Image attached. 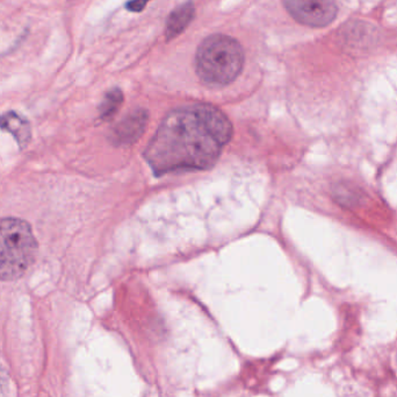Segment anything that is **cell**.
<instances>
[{
	"mask_svg": "<svg viewBox=\"0 0 397 397\" xmlns=\"http://www.w3.org/2000/svg\"><path fill=\"white\" fill-rule=\"evenodd\" d=\"M233 134L229 118L212 104L184 105L165 116L144 151V159L156 176L207 170Z\"/></svg>",
	"mask_w": 397,
	"mask_h": 397,
	"instance_id": "cell-1",
	"label": "cell"
},
{
	"mask_svg": "<svg viewBox=\"0 0 397 397\" xmlns=\"http://www.w3.org/2000/svg\"><path fill=\"white\" fill-rule=\"evenodd\" d=\"M244 62L243 47L229 35H209L196 49V75L208 87L233 83L243 71Z\"/></svg>",
	"mask_w": 397,
	"mask_h": 397,
	"instance_id": "cell-2",
	"label": "cell"
},
{
	"mask_svg": "<svg viewBox=\"0 0 397 397\" xmlns=\"http://www.w3.org/2000/svg\"><path fill=\"white\" fill-rule=\"evenodd\" d=\"M38 244L33 228L21 218H0V281L21 279L34 265Z\"/></svg>",
	"mask_w": 397,
	"mask_h": 397,
	"instance_id": "cell-3",
	"label": "cell"
},
{
	"mask_svg": "<svg viewBox=\"0 0 397 397\" xmlns=\"http://www.w3.org/2000/svg\"><path fill=\"white\" fill-rule=\"evenodd\" d=\"M284 6L294 20L308 27H326L335 20V0H282Z\"/></svg>",
	"mask_w": 397,
	"mask_h": 397,
	"instance_id": "cell-4",
	"label": "cell"
},
{
	"mask_svg": "<svg viewBox=\"0 0 397 397\" xmlns=\"http://www.w3.org/2000/svg\"><path fill=\"white\" fill-rule=\"evenodd\" d=\"M149 113L144 109H135L128 112L110 132L114 145L131 146L142 137L147 128Z\"/></svg>",
	"mask_w": 397,
	"mask_h": 397,
	"instance_id": "cell-5",
	"label": "cell"
},
{
	"mask_svg": "<svg viewBox=\"0 0 397 397\" xmlns=\"http://www.w3.org/2000/svg\"><path fill=\"white\" fill-rule=\"evenodd\" d=\"M0 128L13 135L20 149H24L31 140V126L26 118L15 111H8L0 116Z\"/></svg>",
	"mask_w": 397,
	"mask_h": 397,
	"instance_id": "cell-6",
	"label": "cell"
},
{
	"mask_svg": "<svg viewBox=\"0 0 397 397\" xmlns=\"http://www.w3.org/2000/svg\"><path fill=\"white\" fill-rule=\"evenodd\" d=\"M196 17V6L192 0L175 7L171 13L168 14L166 26H165V38L168 41L173 40L182 34L187 29L193 19Z\"/></svg>",
	"mask_w": 397,
	"mask_h": 397,
	"instance_id": "cell-7",
	"label": "cell"
},
{
	"mask_svg": "<svg viewBox=\"0 0 397 397\" xmlns=\"http://www.w3.org/2000/svg\"><path fill=\"white\" fill-rule=\"evenodd\" d=\"M124 92L119 88H114L103 96L99 106L100 119L103 121L110 120L120 111L124 104Z\"/></svg>",
	"mask_w": 397,
	"mask_h": 397,
	"instance_id": "cell-8",
	"label": "cell"
},
{
	"mask_svg": "<svg viewBox=\"0 0 397 397\" xmlns=\"http://www.w3.org/2000/svg\"><path fill=\"white\" fill-rule=\"evenodd\" d=\"M150 0H128L127 4L124 5L126 10L133 13H140L147 7V3Z\"/></svg>",
	"mask_w": 397,
	"mask_h": 397,
	"instance_id": "cell-9",
	"label": "cell"
},
{
	"mask_svg": "<svg viewBox=\"0 0 397 397\" xmlns=\"http://www.w3.org/2000/svg\"><path fill=\"white\" fill-rule=\"evenodd\" d=\"M8 384H10V377L5 368L0 365V396L8 393Z\"/></svg>",
	"mask_w": 397,
	"mask_h": 397,
	"instance_id": "cell-10",
	"label": "cell"
}]
</instances>
